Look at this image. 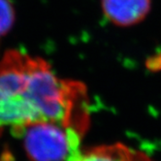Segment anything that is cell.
<instances>
[{
	"instance_id": "5b68a950",
	"label": "cell",
	"mask_w": 161,
	"mask_h": 161,
	"mask_svg": "<svg viewBox=\"0 0 161 161\" xmlns=\"http://www.w3.org/2000/svg\"><path fill=\"white\" fill-rule=\"evenodd\" d=\"M15 21V9L10 0H0V42L12 28Z\"/></svg>"
},
{
	"instance_id": "3957f363",
	"label": "cell",
	"mask_w": 161,
	"mask_h": 161,
	"mask_svg": "<svg viewBox=\"0 0 161 161\" xmlns=\"http://www.w3.org/2000/svg\"><path fill=\"white\" fill-rule=\"evenodd\" d=\"M106 19L117 26H132L141 22L149 13L152 0H102Z\"/></svg>"
},
{
	"instance_id": "277c9868",
	"label": "cell",
	"mask_w": 161,
	"mask_h": 161,
	"mask_svg": "<svg viewBox=\"0 0 161 161\" xmlns=\"http://www.w3.org/2000/svg\"><path fill=\"white\" fill-rule=\"evenodd\" d=\"M69 161H153L142 152L120 143L80 148Z\"/></svg>"
},
{
	"instance_id": "6da1fadb",
	"label": "cell",
	"mask_w": 161,
	"mask_h": 161,
	"mask_svg": "<svg viewBox=\"0 0 161 161\" xmlns=\"http://www.w3.org/2000/svg\"><path fill=\"white\" fill-rule=\"evenodd\" d=\"M39 122H55L83 137L89 122L86 86L57 76L41 57L9 50L0 58V136Z\"/></svg>"
},
{
	"instance_id": "7a4b0ae2",
	"label": "cell",
	"mask_w": 161,
	"mask_h": 161,
	"mask_svg": "<svg viewBox=\"0 0 161 161\" xmlns=\"http://www.w3.org/2000/svg\"><path fill=\"white\" fill-rule=\"evenodd\" d=\"M32 161H69L80 148L83 136L55 122H39L15 131Z\"/></svg>"
}]
</instances>
